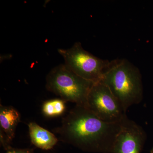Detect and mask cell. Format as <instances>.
<instances>
[{"label":"cell","mask_w":153,"mask_h":153,"mask_svg":"<svg viewBox=\"0 0 153 153\" xmlns=\"http://www.w3.org/2000/svg\"><path fill=\"white\" fill-rule=\"evenodd\" d=\"M21 116L19 111L12 106L0 107L1 130L12 142L15 137L17 126L20 121Z\"/></svg>","instance_id":"ba28073f"},{"label":"cell","mask_w":153,"mask_h":153,"mask_svg":"<svg viewBox=\"0 0 153 153\" xmlns=\"http://www.w3.org/2000/svg\"><path fill=\"white\" fill-rule=\"evenodd\" d=\"M58 52L68 69L83 79L94 82L101 80L110 62L86 51L80 42H76L69 49H58Z\"/></svg>","instance_id":"277c9868"},{"label":"cell","mask_w":153,"mask_h":153,"mask_svg":"<svg viewBox=\"0 0 153 153\" xmlns=\"http://www.w3.org/2000/svg\"><path fill=\"white\" fill-rule=\"evenodd\" d=\"M94 83L76 75L63 64L54 67L47 74L46 87L65 102L85 106Z\"/></svg>","instance_id":"3957f363"},{"label":"cell","mask_w":153,"mask_h":153,"mask_svg":"<svg viewBox=\"0 0 153 153\" xmlns=\"http://www.w3.org/2000/svg\"><path fill=\"white\" fill-rule=\"evenodd\" d=\"M28 126L31 142L37 147L48 150L57 143L58 139L54 134L36 123H30Z\"/></svg>","instance_id":"52a82bcc"},{"label":"cell","mask_w":153,"mask_h":153,"mask_svg":"<svg viewBox=\"0 0 153 153\" xmlns=\"http://www.w3.org/2000/svg\"><path fill=\"white\" fill-rule=\"evenodd\" d=\"M66 109L65 101L61 99H53L45 102L42 106L44 114L48 117H55L63 114Z\"/></svg>","instance_id":"9c48e42d"},{"label":"cell","mask_w":153,"mask_h":153,"mask_svg":"<svg viewBox=\"0 0 153 153\" xmlns=\"http://www.w3.org/2000/svg\"><path fill=\"white\" fill-rule=\"evenodd\" d=\"M85 107L108 123H120L126 116L120 102L101 80L94 82L91 88Z\"/></svg>","instance_id":"5b68a950"},{"label":"cell","mask_w":153,"mask_h":153,"mask_svg":"<svg viewBox=\"0 0 153 153\" xmlns=\"http://www.w3.org/2000/svg\"><path fill=\"white\" fill-rule=\"evenodd\" d=\"M101 81L109 88L126 112L130 107L142 100L141 74L139 68L126 59L110 61Z\"/></svg>","instance_id":"7a4b0ae2"},{"label":"cell","mask_w":153,"mask_h":153,"mask_svg":"<svg viewBox=\"0 0 153 153\" xmlns=\"http://www.w3.org/2000/svg\"><path fill=\"white\" fill-rule=\"evenodd\" d=\"M146 138L143 128L126 116L122 121L113 150L116 153H140Z\"/></svg>","instance_id":"8992f818"},{"label":"cell","mask_w":153,"mask_h":153,"mask_svg":"<svg viewBox=\"0 0 153 153\" xmlns=\"http://www.w3.org/2000/svg\"><path fill=\"white\" fill-rule=\"evenodd\" d=\"M6 153H33L32 149H16L11 148Z\"/></svg>","instance_id":"30bf717a"},{"label":"cell","mask_w":153,"mask_h":153,"mask_svg":"<svg viewBox=\"0 0 153 153\" xmlns=\"http://www.w3.org/2000/svg\"><path fill=\"white\" fill-rule=\"evenodd\" d=\"M151 153H153V148L152 149V150H151Z\"/></svg>","instance_id":"8fae6325"},{"label":"cell","mask_w":153,"mask_h":153,"mask_svg":"<svg viewBox=\"0 0 153 153\" xmlns=\"http://www.w3.org/2000/svg\"><path fill=\"white\" fill-rule=\"evenodd\" d=\"M122 121L106 122L86 107L76 105L54 132L60 135L61 140L80 148L94 150H113Z\"/></svg>","instance_id":"6da1fadb"}]
</instances>
